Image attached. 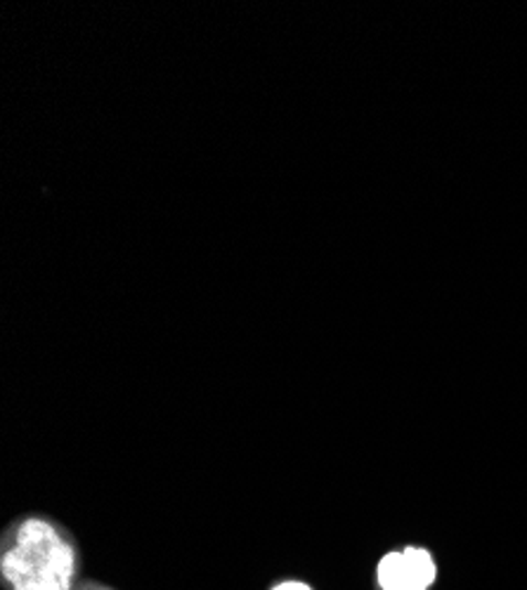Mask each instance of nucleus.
Instances as JSON below:
<instances>
[{
    "instance_id": "obj_3",
    "label": "nucleus",
    "mask_w": 527,
    "mask_h": 590,
    "mask_svg": "<svg viewBox=\"0 0 527 590\" xmlns=\"http://www.w3.org/2000/svg\"><path fill=\"white\" fill-rule=\"evenodd\" d=\"M272 590H312V588L303 581H282V583H277Z\"/></svg>"
},
{
    "instance_id": "obj_2",
    "label": "nucleus",
    "mask_w": 527,
    "mask_h": 590,
    "mask_svg": "<svg viewBox=\"0 0 527 590\" xmlns=\"http://www.w3.org/2000/svg\"><path fill=\"white\" fill-rule=\"evenodd\" d=\"M438 567L433 555L423 548H405L388 553L378 562V586L381 590H428L433 586Z\"/></svg>"
},
{
    "instance_id": "obj_1",
    "label": "nucleus",
    "mask_w": 527,
    "mask_h": 590,
    "mask_svg": "<svg viewBox=\"0 0 527 590\" xmlns=\"http://www.w3.org/2000/svg\"><path fill=\"white\" fill-rule=\"evenodd\" d=\"M0 575L8 590H74L78 553L55 522L24 517L3 538Z\"/></svg>"
},
{
    "instance_id": "obj_4",
    "label": "nucleus",
    "mask_w": 527,
    "mask_h": 590,
    "mask_svg": "<svg viewBox=\"0 0 527 590\" xmlns=\"http://www.w3.org/2000/svg\"><path fill=\"white\" fill-rule=\"evenodd\" d=\"M74 590H111V588H107V586H97V583H86V586L74 588Z\"/></svg>"
}]
</instances>
